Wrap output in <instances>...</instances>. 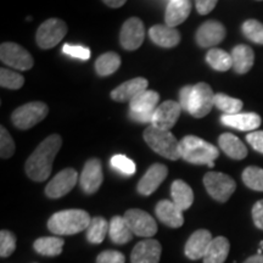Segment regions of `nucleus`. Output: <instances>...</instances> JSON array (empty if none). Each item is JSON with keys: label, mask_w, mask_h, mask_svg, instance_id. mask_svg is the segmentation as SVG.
I'll list each match as a JSON object with an SVG mask.
<instances>
[{"label": "nucleus", "mask_w": 263, "mask_h": 263, "mask_svg": "<svg viewBox=\"0 0 263 263\" xmlns=\"http://www.w3.org/2000/svg\"><path fill=\"white\" fill-rule=\"evenodd\" d=\"M230 244L224 236H217L207 249L203 263H224L229 255Z\"/></svg>", "instance_id": "27"}, {"label": "nucleus", "mask_w": 263, "mask_h": 263, "mask_svg": "<svg viewBox=\"0 0 263 263\" xmlns=\"http://www.w3.org/2000/svg\"><path fill=\"white\" fill-rule=\"evenodd\" d=\"M124 218L133 232L141 238H151L157 233V223L149 213L143 210L132 209L124 213Z\"/></svg>", "instance_id": "10"}, {"label": "nucleus", "mask_w": 263, "mask_h": 263, "mask_svg": "<svg viewBox=\"0 0 263 263\" xmlns=\"http://www.w3.org/2000/svg\"><path fill=\"white\" fill-rule=\"evenodd\" d=\"M219 147L233 160H242L248 156V149L238 137L232 133H223L218 139Z\"/></svg>", "instance_id": "25"}, {"label": "nucleus", "mask_w": 263, "mask_h": 263, "mask_svg": "<svg viewBox=\"0 0 263 263\" xmlns=\"http://www.w3.org/2000/svg\"><path fill=\"white\" fill-rule=\"evenodd\" d=\"M212 240V235L209 230H196L195 233H193V234L190 235L188 241H186L185 249H184L185 256L188 258L193 259V261L203 258Z\"/></svg>", "instance_id": "18"}, {"label": "nucleus", "mask_w": 263, "mask_h": 263, "mask_svg": "<svg viewBox=\"0 0 263 263\" xmlns=\"http://www.w3.org/2000/svg\"><path fill=\"white\" fill-rule=\"evenodd\" d=\"M25 83V78L15 71L2 68L0 70V84L3 88L8 89H20Z\"/></svg>", "instance_id": "37"}, {"label": "nucleus", "mask_w": 263, "mask_h": 263, "mask_svg": "<svg viewBox=\"0 0 263 263\" xmlns=\"http://www.w3.org/2000/svg\"><path fill=\"white\" fill-rule=\"evenodd\" d=\"M147 84H149V82L145 78H133V80L127 81L121 85H118L116 89L111 91V98L115 101H120V103H124V101H129L130 103L137 95L146 90Z\"/></svg>", "instance_id": "19"}, {"label": "nucleus", "mask_w": 263, "mask_h": 263, "mask_svg": "<svg viewBox=\"0 0 263 263\" xmlns=\"http://www.w3.org/2000/svg\"><path fill=\"white\" fill-rule=\"evenodd\" d=\"M218 0H196V10L200 15H207L215 9Z\"/></svg>", "instance_id": "46"}, {"label": "nucleus", "mask_w": 263, "mask_h": 263, "mask_svg": "<svg viewBox=\"0 0 263 263\" xmlns=\"http://www.w3.org/2000/svg\"><path fill=\"white\" fill-rule=\"evenodd\" d=\"M246 140L256 151L263 154V130H256L246 136Z\"/></svg>", "instance_id": "43"}, {"label": "nucleus", "mask_w": 263, "mask_h": 263, "mask_svg": "<svg viewBox=\"0 0 263 263\" xmlns=\"http://www.w3.org/2000/svg\"><path fill=\"white\" fill-rule=\"evenodd\" d=\"M192 90H193V85H185L180 89L179 93V104L182 110L189 111V101H190V97H192Z\"/></svg>", "instance_id": "45"}, {"label": "nucleus", "mask_w": 263, "mask_h": 263, "mask_svg": "<svg viewBox=\"0 0 263 263\" xmlns=\"http://www.w3.org/2000/svg\"><path fill=\"white\" fill-rule=\"evenodd\" d=\"M62 145L59 134L49 136L39 144L26 162L25 170L27 176L34 182H44L49 178L52 171V163Z\"/></svg>", "instance_id": "1"}, {"label": "nucleus", "mask_w": 263, "mask_h": 263, "mask_svg": "<svg viewBox=\"0 0 263 263\" xmlns=\"http://www.w3.org/2000/svg\"><path fill=\"white\" fill-rule=\"evenodd\" d=\"M160 95L155 90H144L130 101L129 108L133 112H155Z\"/></svg>", "instance_id": "29"}, {"label": "nucleus", "mask_w": 263, "mask_h": 263, "mask_svg": "<svg viewBox=\"0 0 263 263\" xmlns=\"http://www.w3.org/2000/svg\"><path fill=\"white\" fill-rule=\"evenodd\" d=\"M242 182L250 189L263 192V170L255 166L248 167L242 172Z\"/></svg>", "instance_id": "35"}, {"label": "nucleus", "mask_w": 263, "mask_h": 263, "mask_svg": "<svg viewBox=\"0 0 263 263\" xmlns=\"http://www.w3.org/2000/svg\"><path fill=\"white\" fill-rule=\"evenodd\" d=\"M121 66V58L117 52H105L95 61V71L99 76L105 77L116 72Z\"/></svg>", "instance_id": "31"}, {"label": "nucleus", "mask_w": 263, "mask_h": 263, "mask_svg": "<svg viewBox=\"0 0 263 263\" xmlns=\"http://www.w3.org/2000/svg\"><path fill=\"white\" fill-rule=\"evenodd\" d=\"M180 157L193 164H207L215 167V161L219 155V150L211 143H207L201 138L186 136L179 141Z\"/></svg>", "instance_id": "3"}, {"label": "nucleus", "mask_w": 263, "mask_h": 263, "mask_svg": "<svg viewBox=\"0 0 263 263\" xmlns=\"http://www.w3.org/2000/svg\"><path fill=\"white\" fill-rule=\"evenodd\" d=\"M149 35L151 41L162 48H174L180 42V33L167 25L153 26L149 29Z\"/></svg>", "instance_id": "22"}, {"label": "nucleus", "mask_w": 263, "mask_h": 263, "mask_svg": "<svg viewBox=\"0 0 263 263\" xmlns=\"http://www.w3.org/2000/svg\"><path fill=\"white\" fill-rule=\"evenodd\" d=\"M67 33V25L59 18H49L39 26L35 41L39 48L51 49L58 45Z\"/></svg>", "instance_id": "8"}, {"label": "nucleus", "mask_w": 263, "mask_h": 263, "mask_svg": "<svg viewBox=\"0 0 263 263\" xmlns=\"http://www.w3.org/2000/svg\"><path fill=\"white\" fill-rule=\"evenodd\" d=\"M171 196L172 201L179 207L182 211L188 210L194 202L193 189L184 180H174L171 186Z\"/></svg>", "instance_id": "28"}, {"label": "nucleus", "mask_w": 263, "mask_h": 263, "mask_svg": "<svg viewBox=\"0 0 263 263\" xmlns=\"http://www.w3.org/2000/svg\"><path fill=\"white\" fill-rule=\"evenodd\" d=\"M16 249V236L9 230L0 232V256L9 257Z\"/></svg>", "instance_id": "40"}, {"label": "nucleus", "mask_w": 263, "mask_h": 263, "mask_svg": "<svg viewBox=\"0 0 263 263\" xmlns=\"http://www.w3.org/2000/svg\"><path fill=\"white\" fill-rule=\"evenodd\" d=\"M215 106L223 111L224 115H236L242 108V101L223 93H218L215 95Z\"/></svg>", "instance_id": "34"}, {"label": "nucleus", "mask_w": 263, "mask_h": 263, "mask_svg": "<svg viewBox=\"0 0 263 263\" xmlns=\"http://www.w3.org/2000/svg\"><path fill=\"white\" fill-rule=\"evenodd\" d=\"M0 60L20 71L31 70L33 66L32 55L16 43H3L0 47Z\"/></svg>", "instance_id": "9"}, {"label": "nucleus", "mask_w": 263, "mask_h": 263, "mask_svg": "<svg viewBox=\"0 0 263 263\" xmlns=\"http://www.w3.org/2000/svg\"><path fill=\"white\" fill-rule=\"evenodd\" d=\"M180 111H182V107H180L179 103H176L173 100L163 101L162 104L157 106L155 112H154L151 126L163 130H171L178 121Z\"/></svg>", "instance_id": "14"}, {"label": "nucleus", "mask_w": 263, "mask_h": 263, "mask_svg": "<svg viewBox=\"0 0 263 263\" xmlns=\"http://www.w3.org/2000/svg\"><path fill=\"white\" fill-rule=\"evenodd\" d=\"M144 140L159 155L173 161L180 159L179 141L170 130L150 126L144 132Z\"/></svg>", "instance_id": "4"}, {"label": "nucleus", "mask_w": 263, "mask_h": 263, "mask_svg": "<svg viewBox=\"0 0 263 263\" xmlns=\"http://www.w3.org/2000/svg\"><path fill=\"white\" fill-rule=\"evenodd\" d=\"M206 61L216 71L226 72L230 67H233L232 55L224 50H222V49H210V51L206 55Z\"/></svg>", "instance_id": "33"}, {"label": "nucleus", "mask_w": 263, "mask_h": 263, "mask_svg": "<svg viewBox=\"0 0 263 263\" xmlns=\"http://www.w3.org/2000/svg\"><path fill=\"white\" fill-rule=\"evenodd\" d=\"M108 235L111 241L118 245H124L133 239V232L128 226L124 217L115 216L110 221Z\"/></svg>", "instance_id": "26"}, {"label": "nucleus", "mask_w": 263, "mask_h": 263, "mask_svg": "<svg viewBox=\"0 0 263 263\" xmlns=\"http://www.w3.org/2000/svg\"><path fill=\"white\" fill-rule=\"evenodd\" d=\"M215 95L212 88L207 83L201 82L193 85L188 112L195 118L205 117L215 106Z\"/></svg>", "instance_id": "7"}, {"label": "nucleus", "mask_w": 263, "mask_h": 263, "mask_svg": "<svg viewBox=\"0 0 263 263\" xmlns=\"http://www.w3.org/2000/svg\"><path fill=\"white\" fill-rule=\"evenodd\" d=\"M245 37L256 44L263 45V24L257 20H248L241 26Z\"/></svg>", "instance_id": "36"}, {"label": "nucleus", "mask_w": 263, "mask_h": 263, "mask_svg": "<svg viewBox=\"0 0 263 263\" xmlns=\"http://www.w3.org/2000/svg\"><path fill=\"white\" fill-rule=\"evenodd\" d=\"M103 2L106 4L107 6H110V8H114V9H117V8H121V6L126 4L127 0H103Z\"/></svg>", "instance_id": "48"}, {"label": "nucleus", "mask_w": 263, "mask_h": 263, "mask_svg": "<svg viewBox=\"0 0 263 263\" xmlns=\"http://www.w3.org/2000/svg\"><path fill=\"white\" fill-rule=\"evenodd\" d=\"M252 219L255 226L263 230V200H259L252 207Z\"/></svg>", "instance_id": "44"}, {"label": "nucleus", "mask_w": 263, "mask_h": 263, "mask_svg": "<svg viewBox=\"0 0 263 263\" xmlns=\"http://www.w3.org/2000/svg\"><path fill=\"white\" fill-rule=\"evenodd\" d=\"M78 180V173L73 168H65L48 183L45 194L50 199H59L65 196L74 188Z\"/></svg>", "instance_id": "11"}, {"label": "nucleus", "mask_w": 263, "mask_h": 263, "mask_svg": "<svg viewBox=\"0 0 263 263\" xmlns=\"http://www.w3.org/2000/svg\"><path fill=\"white\" fill-rule=\"evenodd\" d=\"M15 153V141L5 127H0V156L2 159H9Z\"/></svg>", "instance_id": "39"}, {"label": "nucleus", "mask_w": 263, "mask_h": 263, "mask_svg": "<svg viewBox=\"0 0 263 263\" xmlns=\"http://www.w3.org/2000/svg\"><path fill=\"white\" fill-rule=\"evenodd\" d=\"M203 185L212 199L216 201L226 202L236 189L235 180L228 174L221 172H209L203 177Z\"/></svg>", "instance_id": "6"}, {"label": "nucleus", "mask_w": 263, "mask_h": 263, "mask_svg": "<svg viewBox=\"0 0 263 263\" xmlns=\"http://www.w3.org/2000/svg\"><path fill=\"white\" fill-rule=\"evenodd\" d=\"M124 261L126 258L122 252L115 251V250L103 251L97 257V263H124Z\"/></svg>", "instance_id": "42"}, {"label": "nucleus", "mask_w": 263, "mask_h": 263, "mask_svg": "<svg viewBox=\"0 0 263 263\" xmlns=\"http://www.w3.org/2000/svg\"><path fill=\"white\" fill-rule=\"evenodd\" d=\"M129 117L136 122L153 123L154 112H133V111H130Z\"/></svg>", "instance_id": "47"}, {"label": "nucleus", "mask_w": 263, "mask_h": 263, "mask_svg": "<svg viewBox=\"0 0 263 263\" xmlns=\"http://www.w3.org/2000/svg\"><path fill=\"white\" fill-rule=\"evenodd\" d=\"M65 241L58 236H43L34 241L33 248L39 255L43 256H59L62 252L64 249Z\"/></svg>", "instance_id": "30"}, {"label": "nucleus", "mask_w": 263, "mask_h": 263, "mask_svg": "<svg viewBox=\"0 0 263 263\" xmlns=\"http://www.w3.org/2000/svg\"><path fill=\"white\" fill-rule=\"evenodd\" d=\"M62 52L68 57L80 59V60H88L90 58V50L85 47H81V45H72V44H65L62 48Z\"/></svg>", "instance_id": "41"}, {"label": "nucleus", "mask_w": 263, "mask_h": 263, "mask_svg": "<svg viewBox=\"0 0 263 263\" xmlns=\"http://www.w3.org/2000/svg\"><path fill=\"white\" fill-rule=\"evenodd\" d=\"M111 167L117 172L126 174V176H133L136 173V163L124 155H115L110 161Z\"/></svg>", "instance_id": "38"}, {"label": "nucleus", "mask_w": 263, "mask_h": 263, "mask_svg": "<svg viewBox=\"0 0 263 263\" xmlns=\"http://www.w3.org/2000/svg\"><path fill=\"white\" fill-rule=\"evenodd\" d=\"M103 164L99 159H90L85 162L80 177L81 188L85 194L97 193L103 184Z\"/></svg>", "instance_id": "13"}, {"label": "nucleus", "mask_w": 263, "mask_h": 263, "mask_svg": "<svg viewBox=\"0 0 263 263\" xmlns=\"http://www.w3.org/2000/svg\"><path fill=\"white\" fill-rule=\"evenodd\" d=\"M232 60L233 68L236 73L245 74L251 70L255 62L254 50L249 45L240 44L232 50Z\"/></svg>", "instance_id": "24"}, {"label": "nucleus", "mask_w": 263, "mask_h": 263, "mask_svg": "<svg viewBox=\"0 0 263 263\" xmlns=\"http://www.w3.org/2000/svg\"><path fill=\"white\" fill-rule=\"evenodd\" d=\"M48 112L49 108L47 104L42 101H33L16 108L12 112L11 120L16 128L25 130L42 122L48 116Z\"/></svg>", "instance_id": "5"}, {"label": "nucleus", "mask_w": 263, "mask_h": 263, "mask_svg": "<svg viewBox=\"0 0 263 263\" xmlns=\"http://www.w3.org/2000/svg\"><path fill=\"white\" fill-rule=\"evenodd\" d=\"M167 174H168V168L164 164L154 163L138 183V192L141 195H151L156 192L161 183L166 179Z\"/></svg>", "instance_id": "16"}, {"label": "nucleus", "mask_w": 263, "mask_h": 263, "mask_svg": "<svg viewBox=\"0 0 263 263\" xmlns=\"http://www.w3.org/2000/svg\"><path fill=\"white\" fill-rule=\"evenodd\" d=\"M145 38V28L140 18L130 17L124 22L121 29L120 42L126 50H137Z\"/></svg>", "instance_id": "12"}, {"label": "nucleus", "mask_w": 263, "mask_h": 263, "mask_svg": "<svg viewBox=\"0 0 263 263\" xmlns=\"http://www.w3.org/2000/svg\"><path fill=\"white\" fill-rule=\"evenodd\" d=\"M157 218L160 219L163 224L171 227V228H179L183 226L184 217L183 211L170 200H162L156 205L155 209Z\"/></svg>", "instance_id": "20"}, {"label": "nucleus", "mask_w": 263, "mask_h": 263, "mask_svg": "<svg viewBox=\"0 0 263 263\" xmlns=\"http://www.w3.org/2000/svg\"><path fill=\"white\" fill-rule=\"evenodd\" d=\"M192 5L189 0H170L166 8V15L164 21L170 27H176L183 24L190 14Z\"/></svg>", "instance_id": "23"}, {"label": "nucleus", "mask_w": 263, "mask_h": 263, "mask_svg": "<svg viewBox=\"0 0 263 263\" xmlns=\"http://www.w3.org/2000/svg\"><path fill=\"white\" fill-rule=\"evenodd\" d=\"M244 263H263V255L258 254L251 256V257H249Z\"/></svg>", "instance_id": "49"}, {"label": "nucleus", "mask_w": 263, "mask_h": 263, "mask_svg": "<svg viewBox=\"0 0 263 263\" xmlns=\"http://www.w3.org/2000/svg\"><path fill=\"white\" fill-rule=\"evenodd\" d=\"M162 248L157 240L146 239L134 246L130 255L132 263H159Z\"/></svg>", "instance_id": "17"}, {"label": "nucleus", "mask_w": 263, "mask_h": 263, "mask_svg": "<svg viewBox=\"0 0 263 263\" xmlns=\"http://www.w3.org/2000/svg\"><path fill=\"white\" fill-rule=\"evenodd\" d=\"M227 34L224 26L221 22L206 21L200 26L196 32V43L202 48H211L219 44Z\"/></svg>", "instance_id": "15"}, {"label": "nucleus", "mask_w": 263, "mask_h": 263, "mask_svg": "<svg viewBox=\"0 0 263 263\" xmlns=\"http://www.w3.org/2000/svg\"><path fill=\"white\" fill-rule=\"evenodd\" d=\"M90 221L89 213L84 210H64L49 218L48 229L57 235H73L87 230Z\"/></svg>", "instance_id": "2"}, {"label": "nucleus", "mask_w": 263, "mask_h": 263, "mask_svg": "<svg viewBox=\"0 0 263 263\" xmlns=\"http://www.w3.org/2000/svg\"><path fill=\"white\" fill-rule=\"evenodd\" d=\"M108 228L110 223L106 219L103 217H94L87 228V240L91 244H100L104 241L106 234H108Z\"/></svg>", "instance_id": "32"}, {"label": "nucleus", "mask_w": 263, "mask_h": 263, "mask_svg": "<svg viewBox=\"0 0 263 263\" xmlns=\"http://www.w3.org/2000/svg\"><path fill=\"white\" fill-rule=\"evenodd\" d=\"M261 248L263 249V241H261ZM262 249L259 250V251H258V254H261V252H262Z\"/></svg>", "instance_id": "50"}, {"label": "nucleus", "mask_w": 263, "mask_h": 263, "mask_svg": "<svg viewBox=\"0 0 263 263\" xmlns=\"http://www.w3.org/2000/svg\"><path fill=\"white\" fill-rule=\"evenodd\" d=\"M221 122L224 126L233 127L235 129L250 132L255 130L261 126V117L257 114L245 112L236 115H223L221 117Z\"/></svg>", "instance_id": "21"}]
</instances>
